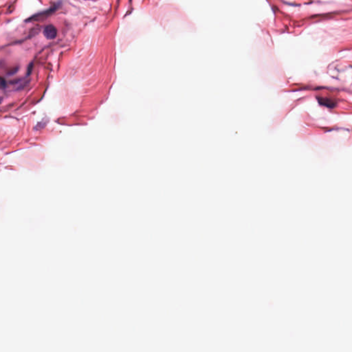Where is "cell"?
Returning <instances> with one entry per match:
<instances>
[{
    "label": "cell",
    "mask_w": 352,
    "mask_h": 352,
    "mask_svg": "<svg viewBox=\"0 0 352 352\" xmlns=\"http://www.w3.org/2000/svg\"><path fill=\"white\" fill-rule=\"evenodd\" d=\"M44 36L47 39H54L57 37V28L53 25H47L44 30Z\"/></svg>",
    "instance_id": "1"
}]
</instances>
